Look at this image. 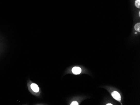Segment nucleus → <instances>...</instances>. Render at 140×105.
<instances>
[{
	"label": "nucleus",
	"mask_w": 140,
	"mask_h": 105,
	"mask_svg": "<svg viewBox=\"0 0 140 105\" xmlns=\"http://www.w3.org/2000/svg\"><path fill=\"white\" fill-rule=\"evenodd\" d=\"M112 96L114 99H115L118 101H120L121 100V96H120V93L117 92V91H114L112 93Z\"/></svg>",
	"instance_id": "f257e3e1"
},
{
	"label": "nucleus",
	"mask_w": 140,
	"mask_h": 105,
	"mask_svg": "<svg viewBox=\"0 0 140 105\" xmlns=\"http://www.w3.org/2000/svg\"><path fill=\"white\" fill-rule=\"evenodd\" d=\"M73 73L74 74H79L82 72V69L79 67H74L72 70Z\"/></svg>",
	"instance_id": "f03ea898"
},
{
	"label": "nucleus",
	"mask_w": 140,
	"mask_h": 105,
	"mask_svg": "<svg viewBox=\"0 0 140 105\" xmlns=\"http://www.w3.org/2000/svg\"><path fill=\"white\" fill-rule=\"evenodd\" d=\"M31 88L33 91L36 93H37L39 91V88L38 86L36 84H32L31 85Z\"/></svg>",
	"instance_id": "7ed1b4c3"
},
{
	"label": "nucleus",
	"mask_w": 140,
	"mask_h": 105,
	"mask_svg": "<svg viewBox=\"0 0 140 105\" xmlns=\"http://www.w3.org/2000/svg\"><path fill=\"white\" fill-rule=\"evenodd\" d=\"M140 23H137L135 24V29L136 31H137L138 32L140 31Z\"/></svg>",
	"instance_id": "20e7f679"
},
{
	"label": "nucleus",
	"mask_w": 140,
	"mask_h": 105,
	"mask_svg": "<svg viewBox=\"0 0 140 105\" xmlns=\"http://www.w3.org/2000/svg\"><path fill=\"white\" fill-rule=\"evenodd\" d=\"M135 6L138 8H140V0H136L135 1Z\"/></svg>",
	"instance_id": "39448f33"
},
{
	"label": "nucleus",
	"mask_w": 140,
	"mask_h": 105,
	"mask_svg": "<svg viewBox=\"0 0 140 105\" xmlns=\"http://www.w3.org/2000/svg\"><path fill=\"white\" fill-rule=\"evenodd\" d=\"M71 105H79V104L78 102L75 101H73V102H72V103L71 104Z\"/></svg>",
	"instance_id": "423d86ee"
},
{
	"label": "nucleus",
	"mask_w": 140,
	"mask_h": 105,
	"mask_svg": "<svg viewBox=\"0 0 140 105\" xmlns=\"http://www.w3.org/2000/svg\"><path fill=\"white\" fill-rule=\"evenodd\" d=\"M107 105H112V104H107Z\"/></svg>",
	"instance_id": "0eeeda50"
},
{
	"label": "nucleus",
	"mask_w": 140,
	"mask_h": 105,
	"mask_svg": "<svg viewBox=\"0 0 140 105\" xmlns=\"http://www.w3.org/2000/svg\"><path fill=\"white\" fill-rule=\"evenodd\" d=\"M139 15H140V12H139Z\"/></svg>",
	"instance_id": "6e6552de"
}]
</instances>
